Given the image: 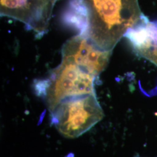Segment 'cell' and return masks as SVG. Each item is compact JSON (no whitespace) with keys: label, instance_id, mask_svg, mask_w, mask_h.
<instances>
[{"label":"cell","instance_id":"cell-3","mask_svg":"<svg viewBox=\"0 0 157 157\" xmlns=\"http://www.w3.org/2000/svg\"><path fill=\"white\" fill-rule=\"evenodd\" d=\"M50 112L51 124L60 134L68 139H75L84 134L104 117L95 94L65 98Z\"/></svg>","mask_w":157,"mask_h":157},{"label":"cell","instance_id":"cell-2","mask_svg":"<svg viewBox=\"0 0 157 157\" xmlns=\"http://www.w3.org/2000/svg\"><path fill=\"white\" fill-rule=\"evenodd\" d=\"M98 75L90 67L62 56L60 65L48 78L34 83L36 94L44 98L51 111L62 100L68 97L95 94L94 84Z\"/></svg>","mask_w":157,"mask_h":157},{"label":"cell","instance_id":"cell-1","mask_svg":"<svg viewBox=\"0 0 157 157\" xmlns=\"http://www.w3.org/2000/svg\"><path fill=\"white\" fill-rule=\"evenodd\" d=\"M84 21L80 33L101 50L112 51L144 16L138 0H75Z\"/></svg>","mask_w":157,"mask_h":157},{"label":"cell","instance_id":"cell-4","mask_svg":"<svg viewBox=\"0 0 157 157\" xmlns=\"http://www.w3.org/2000/svg\"><path fill=\"white\" fill-rule=\"evenodd\" d=\"M138 56L148 60L157 67V41L151 42Z\"/></svg>","mask_w":157,"mask_h":157}]
</instances>
